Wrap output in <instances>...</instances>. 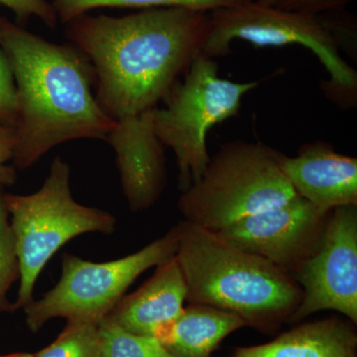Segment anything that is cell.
Instances as JSON below:
<instances>
[{
    "label": "cell",
    "instance_id": "d6986e66",
    "mask_svg": "<svg viewBox=\"0 0 357 357\" xmlns=\"http://www.w3.org/2000/svg\"><path fill=\"white\" fill-rule=\"evenodd\" d=\"M4 195V187L0 185V312H11L13 304L7 299V293L14 282L20 279V263Z\"/></svg>",
    "mask_w": 357,
    "mask_h": 357
},
{
    "label": "cell",
    "instance_id": "ffe728a7",
    "mask_svg": "<svg viewBox=\"0 0 357 357\" xmlns=\"http://www.w3.org/2000/svg\"><path fill=\"white\" fill-rule=\"evenodd\" d=\"M274 8L309 15H330L344 13L354 0H255Z\"/></svg>",
    "mask_w": 357,
    "mask_h": 357
},
{
    "label": "cell",
    "instance_id": "3957f363",
    "mask_svg": "<svg viewBox=\"0 0 357 357\" xmlns=\"http://www.w3.org/2000/svg\"><path fill=\"white\" fill-rule=\"evenodd\" d=\"M175 227L189 304L231 312L263 335H276L288 324L303 299L290 274L194 223Z\"/></svg>",
    "mask_w": 357,
    "mask_h": 357
},
{
    "label": "cell",
    "instance_id": "4fadbf2b",
    "mask_svg": "<svg viewBox=\"0 0 357 357\" xmlns=\"http://www.w3.org/2000/svg\"><path fill=\"white\" fill-rule=\"evenodd\" d=\"M185 301L184 274L174 256L135 292L124 296L107 318L126 332L156 338L182 314Z\"/></svg>",
    "mask_w": 357,
    "mask_h": 357
},
{
    "label": "cell",
    "instance_id": "2e32d148",
    "mask_svg": "<svg viewBox=\"0 0 357 357\" xmlns=\"http://www.w3.org/2000/svg\"><path fill=\"white\" fill-rule=\"evenodd\" d=\"M249 0H52L59 21L69 22L77 16L98 8H184L211 13Z\"/></svg>",
    "mask_w": 357,
    "mask_h": 357
},
{
    "label": "cell",
    "instance_id": "5bb4252c",
    "mask_svg": "<svg viewBox=\"0 0 357 357\" xmlns=\"http://www.w3.org/2000/svg\"><path fill=\"white\" fill-rule=\"evenodd\" d=\"M356 326L344 317L310 321L267 344L236 347L230 357H357Z\"/></svg>",
    "mask_w": 357,
    "mask_h": 357
},
{
    "label": "cell",
    "instance_id": "30bf717a",
    "mask_svg": "<svg viewBox=\"0 0 357 357\" xmlns=\"http://www.w3.org/2000/svg\"><path fill=\"white\" fill-rule=\"evenodd\" d=\"M331 213L319 210L297 195L280 206L241 218L215 234L293 277L318 251Z\"/></svg>",
    "mask_w": 357,
    "mask_h": 357
},
{
    "label": "cell",
    "instance_id": "603a6c76",
    "mask_svg": "<svg viewBox=\"0 0 357 357\" xmlns=\"http://www.w3.org/2000/svg\"><path fill=\"white\" fill-rule=\"evenodd\" d=\"M16 144L15 126L0 121V185L10 187L17 180V170L13 164Z\"/></svg>",
    "mask_w": 357,
    "mask_h": 357
},
{
    "label": "cell",
    "instance_id": "e0dca14e",
    "mask_svg": "<svg viewBox=\"0 0 357 357\" xmlns=\"http://www.w3.org/2000/svg\"><path fill=\"white\" fill-rule=\"evenodd\" d=\"M34 357H102V337L96 324L67 321L59 337Z\"/></svg>",
    "mask_w": 357,
    "mask_h": 357
},
{
    "label": "cell",
    "instance_id": "8992f818",
    "mask_svg": "<svg viewBox=\"0 0 357 357\" xmlns=\"http://www.w3.org/2000/svg\"><path fill=\"white\" fill-rule=\"evenodd\" d=\"M69 164L57 157L38 191L4 195V203L20 263V289L13 312L32 302L39 275L68 241L89 232L112 234L116 220L112 213L77 203L70 185Z\"/></svg>",
    "mask_w": 357,
    "mask_h": 357
},
{
    "label": "cell",
    "instance_id": "277c9868",
    "mask_svg": "<svg viewBox=\"0 0 357 357\" xmlns=\"http://www.w3.org/2000/svg\"><path fill=\"white\" fill-rule=\"evenodd\" d=\"M309 15L274 8L255 0L210 13V32L203 53L211 58L230 53L232 42L241 40L257 48L301 45L319 58L328 74L321 89L342 109L356 107L357 72L342 55V49L356 39L352 18Z\"/></svg>",
    "mask_w": 357,
    "mask_h": 357
},
{
    "label": "cell",
    "instance_id": "8fae6325",
    "mask_svg": "<svg viewBox=\"0 0 357 357\" xmlns=\"http://www.w3.org/2000/svg\"><path fill=\"white\" fill-rule=\"evenodd\" d=\"M107 142L114 150L122 192L132 211L158 202L166 185L165 147L157 137L151 110L115 121Z\"/></svg>",
    "mask_w": 357,
    "mask_h": 357
},
{
    "label": "cell",
    "instance_id": "6da1fadb",
    "mask_svg": "<svg viewBox=\"0 0 357 357\" xmlns=\"http://www.w3.org/2000/svg\"><path fill=\"white\" fill-rule=\"evenodd\" d=\"M210 13L142 9L123 16H77L66 23L70 44L88 59L96 100L114 121L158 107L203 53Z\"/></svg>",
    "mask_w": 357,
    "mask_h": 357
},
{
    "label": "cell",
    "instance_id": "44dd1931",
    "mask_svg": "<svg viewBox=\"0 0 357 357\" xmlns=\"http://www.w3.org/2000/svg\"><path fill=\"white\" fill-rule=\"evenodd\" d=\"M0 6L13 11L20 25L25 24L32 17L38 18L50 28H55L59 23L55 9L47 0H0Z\"/></svg>",
    "mask_w": 357,
    "mask_h": 357
},
{
    "label": "cell",
    "instance_id": "52a82bcc",
    "mask_svg": "<svg viewBox=\"0 0 357 357\" xmlns=\"http://www.w3.org/2000/svg\"><path fill=\"white\" fill-rule=\"evenodd\" d=\"M183 77L166 96L165 105L151 110L155 134L175 154L181 192L201 178L210 162L208 131L236 116L244 96L259 84L220 77L215 59L204 53Z\"/></svg>",
    "mask_w": 357,
    "mask_h": 357
},
{
    "label": "cell",
    "instance_id": "5b68a950",
    "mask_svg": "<svg viewBox=\"0 0 357 357\" xmlns=\"http://www.w3.org/2000/svg\"><path fill=\"white\" fill-rule=\"evenodd\" d=\"M282 153L261 142L225 143L211 157L203 175L182 192L178 210L184 220L218 232L241 218L297 196L282 172Z\"/></svg>",
    "mask_w": 357,
    "mask_h": 357
},
{
    "label": "cell",
    "instance_id": "cb8c5ba5",
    "mask_svg": "<svg viewBox=\"0 0 357 357\" xmlns=\"http://www.w3.org/2000/svg\"><path fill=\"white\" fill-rule=\"evenodd\" d=\"M0 357H34V354H27V352H17V354H6V356H0Z\"/></svg>",
    "mask_w": 357,
    "mask_h": 357
},
{
    "label": "cell",
    "instance_id": "9a60e30c",
    "mask_svg": "<svg viewBox=\"0 0 357 357\" xmlns=\"http://www.w3.org/2000/svg\"><path fill=\"white\" fill-rule=\"evenodd\" d=\"M245 326L231 312L189 304L156 340L175 357H211L225 337Z\"/></svg>",
    "mask_w": 357,
    "mask_h": 357
},
{
    "label": "cell",
    "instance_id": "9c48e42d",
    "mask_svg": "<svg viewBox=\"0 0 357 357\" xmlns=\"http://www.w3.org/2000/svg\"><path fill=\"white\" fill-rule=\"evenodd\" d=\"M293 278L303 299L288 324L335 311L357 325V206L332 211L318 251Z\"/></svg>",
    "mask_w": 357,
    "mask_h": 357
},
{
    "label": "cell",
    "instance_id": "7c38bea8",
    "mask_svg": "<svg viewBox=\"0 0 357 357\" xmlns=\"http://www.w3.org/2000/svg\"><path fill=\"white\" fill-rule=\"evenodd\" d=\"M280 166L296 194L319 210L357 206V159L338 153L331 143H306L295 156L282 153Z\"/></svg>",
    "mask_w": 357,
    "mask_h": 357
},
{
    "label": "cell",
    "instance_id": "7402d4cb",
    "mask_svg": "<svg viewBox=\"0 0 357 357\" xmlns=\"http://www.w3.org/2000/svg\"><path fill=\"white\" fill-rule=\"evenodd\" d=\"M17 93L8 59L0 47V121L15 126Z\"/></svg>",
    "mask_w": 357,
    "mask_h": 357
},
{
    "label": "cell",
    "instance_id": "ba28073f",
    "mask_svg": "<svg viewBox=\"0 0 357 357\" xmlns=\"http://www.w3.org/2000/svg\"><path fill=\"white\" fill-rule=\"evenodd\" d=\"M177 248V229L173 227L137 252L112 261L96 263L66 253L55 287L23 307L26 325L33 333L56 318L98 325L141 274L170 260Z\"/></svg>",
    "mask_w": 357,
    "mask_h": 357
},
{
    "label": "cell",
    "instance_id": "7a4b0ae2",
    "mask_svg": "<svg viewBox=\"0 0 357 357\" xmlns=\"http://www.w3.org/2000/svg\"><path fill=\"white\" fill-rule=\"evenodd\" d=\"M0 47L17 93L16 170L69 141H107L115 121L98 105L93 67L76 47L52 43L6 17H0Z\"/></svg>",
    "mask_w": 357,
    "mask_h": 357
},
{
    "label": "cell",
    "instance_id": "ac0fdd59",
    "mask_svg": "<svg viewBox=\"0 0 357 357\" xmlns=\"http://www.w3.org/2000/svg\"><path fill=\"white\" fill-rule=\"evenodd\" d=\"M98 326L102 357H175L156 338L126 332L107 318Z\"/></svg>",
    "mask_w": 357,
    "mask_h": 357
}]
</instances>
